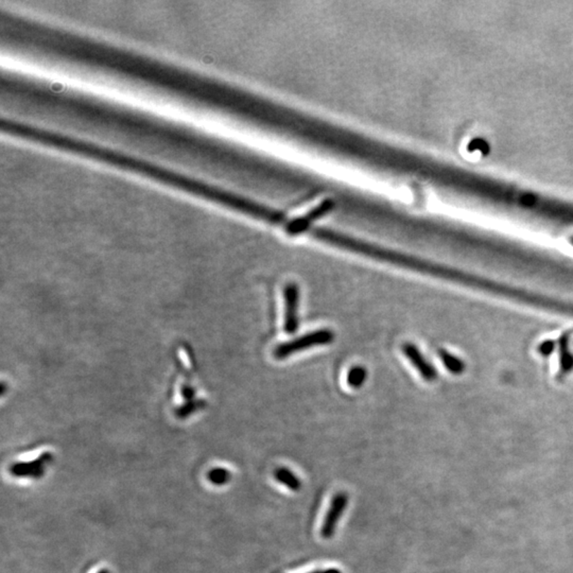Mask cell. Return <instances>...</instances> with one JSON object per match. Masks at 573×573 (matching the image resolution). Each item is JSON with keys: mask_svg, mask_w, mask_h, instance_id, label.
<instances>
[{"mask_svg": "<svg viewBox=\"0 0 573 573\" xmlns=\"http://www.w3.org/2000/svg\"><path fill=\"white\" fill-rule=\"evenodd\" d=\"M334 332L330 329H319L309 332L300 338L289 342L282 343L274 349L273 355L278 360H282L289 355L300 351H306L310 347L321 346L334 342Z\"/></svg>", "mask_w": 573, "mask_h": 573, "instance_id": "1", "label": "cell"}, {"mask_svg": "<svg viewBox=\"0 0 573 573\" xmlns=\"http://www.w3.org/2000/svg\"><path fill=\"white\" fill-rule=\"evenodd\" d=\"M284 332L296 334L300 327L298 307H300V286L296 282H289L284 288Z\"/></svg>", "mask_w": 573, "mask_h": 573, "instance_id": "2", "label": "cell"}, {"mask_svg": "<svg viewBox=\"0 0 573 573\" xmlns=\"http://www.w3.org/2000/svg\"><path fill=\"white\" fill-rule=\"evenodd\" d=\"M348 505V496L345 493H338L332 498L329 510L326 514L325 520L322 526L321 535L323 539H332L336 532L339 520L342 517L345 509Z\"/></svg>", "mask_w": 573, "mask_h": 573, "instance_id": "3", "label": "cell"}, {"mask_svg": "<svg viewBox=\"0 0 573 573\" xmlns=\"http://www.w3.org/2000/svg\"><path fill=\"white\" fill-rule=\"evenodd\" d=\"M403 351L405 357L409 359L413 367L420 372V376L427 382H434L438 377L436 370L427 361L426 358L420 353V349L412 344V343H405L403 345Z\"/></svg>", "mask_w": 573, "mask_h": 573, "instance_id": "4", "label": "cell"}, {"mask_svg": "<svg viewBox=\"0 0 573 573\" xmlns=\"http://www.w3.org/2000/svg\"><path fill=\"white\" fill-rule=\"evenodd\" d=\"M274 478L276 481L284 484V486L294 491H300L302 489V481L298 476L288 468L279 467L274 472Z\"/></svg>", "mask_w": 573, "mask_h": 573, "instance_id": "5", "label": "cell"}, {"mask_svg": "<svg viewBox=\"0 0 573 573\" xmlns=\"http://www.w3.org/2000/svg\"><path fill=\"white\" fill-rule=\"evenodd\" d=\"M367 377V371L363 367H353L347 374V384L351 388L359 389L365 384Z\"/></svg>", "mask_w": 573, "mask_h": 573, "instance_id": "6", "label": "cell"}, {"mask_svg": "<svg viewBox=\"0 0 573 573\" xmlns=\"http://www.w3.org/2000/svg\"><path fill=\"white\" fill-rule=\"evenodd\" d=\"M440 357L441 360L444 363L445 367L448 371L453 372V373L458 374L461 373L464 369V365L462 363V361L458 358H455V355H451V353H447V351H440Z\"/></svg>", "mask_w": 573, "mask_h": 573, "instance_id": "7", "label": "cell"}, {"mask_svg": "<svg viewBox=\"0 0 573 573\" xmlns=\"http://www.w3.org/2000/svg\"><path fill=\"white\" fill-rule=\"evenodd\" d=\"M229 476L231 474L225 470H213L209 474L211 482L216 483V484H225L229 480Z\"/></svg>", "mask_w": 573, "mask_h": 573, "instance_id": "8", "label": "cell"}, {"mask_svg": "<svg viewBox=\"0 0 573 573\" xmlns=\"http://www.w3.org/2000/svg\"><path fill=\"white\" fill-rule=\"evenodd\" d=\"M310 573H342V572H341V571L338 570V569H336V568H329V569H327V570H319V571H315V572H310Z\"/></svg>", "mask_w": 573, "mask_h": 573, "instance_id": "9", "label": "cell"}]
</instances>
